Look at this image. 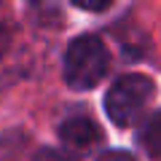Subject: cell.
Wrapping results in <instances>:
<instances>
[{"label":"cell","mask_w":161,"mask_h":161,"mask_svg":"<svg viewBox=\"0 0 161 161\" xmlns=\"http://www.w3.org/2000/svg\"><path fill=\"white\" fill-rule=\"evenodd\" d=\"M110 54L105 43L94 35L75 38L64 54V80L73 89H94L105 78Z\"/></svg>","instance_id":"obj_1"},{"label":"cell","mask_w":161,"mask_h":161,"mask_svg":"<svg viewBox=\"0 0 161 161\" xmlns=\"http://www.w3.org/2000/svg\"><path fill=\"white\" fill-rule=\"evenodd\" d=\"M156 94L153 80L145 75H124L110 86L105 97V110L115 126H132L134 121L142 115V110L150 105Z\"/></svg>","instance_id":"obj_2"},{"label":"cell","mask_w":161,"mask_h":161,"mask_svg":"<svg viewBox=\"0 0 161 161\" xmlns=\"http://www.w3.org/2000/svg\"><path fill=\"white\" fill-rule=\"evenodd\" d=\"M59 137H62V142L70 145V148H92V145L102 137V132H99V126L92 118L75 115V118H67L62 126H59Z\"/></svg>","instance_id":"obj_3"},{"label":"cell","mask_w":161,"mask_h":161,"mask_svg":"<svg viewBox=\"0 0 161 161\" xmlns=\"http://www.w3.org/2000/svg\"><path fill=\"white\" fill-rule=\"evenodd\" d=\"M140 142L148 150V156H153L156 161H161V110L156 115H150V121L145 124L142 134H140Z\"/></svg>","instance_id":"obj_4"},{"label":"cell","mask_w":161,"mask_h":161,"mask_svg":"<svg viewBox=\"0 0 161 161\" xmlns=\"http://www.w3.org/2000/svg\"><path fill=\"white\" fill-rule=\"evenodd\" d=\"M35 161H75V156H70L67 150H59V148H43Z\"/></svg>","instance_id":"obj_5"},{"label":"cell","mask_w":161,"mask_h":161,"mask_svg":"<svg viewBox=\"0 0 161 161\" xmlns=\"http://www.w3.org/2000/svg\"><path fill=\"white\" fill-rule=\"evenodd\" d=\"M73 3L78 8H86V11H105L113 0H73Z\"/></svg>","instance_id":"obj_6"},{"label":"cell","mask_w":161,"mask_h":161,"mask_svg":"<svg viewBox=\"0 0 161 161\" xmlns=\"http://www.w3.org/2000/svg\"><path fill=\"white\" fill-rule=\"evenodd\" d=\"M97 161H134V156L124 153V150H108V153H102Z\"/></svg>","instance_id":"obj_7"}]
</instances>
